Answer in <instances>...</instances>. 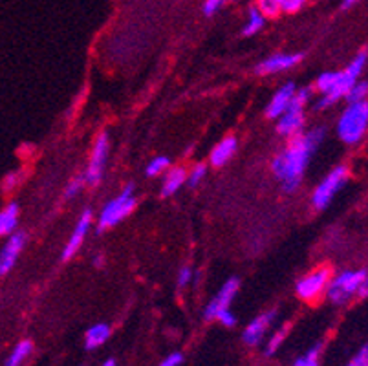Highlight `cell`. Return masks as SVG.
Listing matches in <instances>:
<instances>
[{
    "mask_svg": "<svg viewBox=\"0 0 368 366\" xmlns=\"http://www.w3.org/2000/svg\"><path fill=\"white\" fill-rule=\"evenodd\" d=\"M108 154H110V140H108V134L103 132V134L97 135L96 143H94V147H92L90 160H88V165H86L85 174H83L86 185L94 187L103 180Z\"/></svg>",
    "mask_w": 368,
    "mask_h": 366,
    "instance_id": "52a82bcc",
    "label": "cell"
},
{
    "mask_svg": "<svg viewBox=\"0 0 368 366\" xmlns=\"http://www.w3.org/2000/svg\"><path fill=\"white\" fill-rule=\"evenodd\" d=\"M171 169V160L167 156H156L154 160L149 161V165L145 169V174L149 178H156V176L165 174L167 171Z\"/></svg>",
    "mask_w": 368,
    "mask_h": 366,
    "instance_id": "7402d4cb",
    "label": "cell"
},
{
    "mask_svg": "<svg viewBox=\"0 0 368 366\" xmlns=\"http://www.w3.org/2000/svg\"><path fill=\"white\" fill-rule=\"evenodd\" d=\"M324 140V128H313L306 134L293 135L283 152L271 161V171L283 183L284 191H297L310 158Z\"/></svg>",
    "mask_w": 368,
    "mask_h": 366,
    "instance_id": "6da1fadb",
    "label": "cell"
},
{
    "mask_svg": "<svg viewBox=\"0 0 368 366\" xmlns=\"http://www.w3.org/2000/svg\"><path fill=\"white\" fill-rule=\"evenodd\" d=\"M367 59H368L367 53H359V56L356 57V59H353L343 72H337V83H335V88H333V92L328 97H321V101H319V108L330 106L333 105V103H337L339 99L346 97L348 90L352 88L353 83H356V81L359 79V76H361V72H363L365 65H367Z\"/></svg>",
    "mask_w": 368,
    "mask_h": 366,
    "instance_id": "5b68a950",
    "label": "cell"
},
{
    "mask_svg": "<svg viewBox=\"0 0 368 366\" xmlns=\"http://www.w3.org/2000/svg\"><path fill=\"white\" fill-rule=\"evenodd\" d=\"M295 92H297V86L293 85V83H287V85L281 86V88L275 92V96L271 97V101L267 103L266 116L269 117V119H278V117L286 112L287 106H290L293 96H295Z\"/></svg>",
    "mask_w": 368,
    "mask_h": 366,
    "instance_id": "9a60e30c",
    "label": "cell"
},
{
    "mask_svg": "<svg viewBox=\"0 0 368 366\" xmlns=\"http://www.w3.org/2000/svg\"><path fill=\"white\" fill-rule=\"evenodd\" d=\"M92 222H94V213L92 209H85L79 216V220H77L76 227H74V231L70 235V240L66 242L65 249H62V260H70L76 256V253L81 249L83 242L88 236V231H90Z\"/></svg>",
    "mask_w": 368,
    "mask_h": 366,
    "instance_id": "8fae6325",
    "label": "cell"
},
{
    "mask_svg": "<svg viewBox=\"0 0 368 366\" xmlns=\"http://www.w3.org/2000/svg\"><path fill=\"white\" fill-rule=\"evenodd\" d=\"M17 224H19V206L11 201L4 209H0V238L15 233Z\"/></svg>",
    "mask_w": 368,
    "mask_h": 366,
    "instance_id": "ac0fdd59",
    "label": "cell"
},
{
    "mask_svg": "<svg viewBox=\"0 0 368 366\" xmlns=\"http://www.w3.org/2000/svg\"><path fill=\"white\" fill-rule=\"evenodd\" d=\"M26 246V235L24 233H11L8 236V242L4 247L0 249V276L8 275L13 267H15L19 256Z\"/></svg>",
    "mask_w": 368,
    "mask_h": 366,
    "instance_id": "7c38bea8",
    "label": "cell"
},
{
    "mask_svg": "<svg viewBox=\"0 0 368 366\" xmlns=\"http://www.w3.org/2000/svg\"><path fill=\"white\" fill-rule=\"evenodd\" d=\"M359 297H368V271H367V276H365V282L363 286L359 288Z\"/></svg>",
    "mask_w": 368,
    "mask_h": 366,
    "instance_id": "e575fe53",
    "label": "cell"
},
{
    "mask_svg": "<svg viewBox=\"0 0 368 366\" xmlns=\"http://www.w3.org/2000/svg\"><path fill=\"white\" fill-rule=\"evenodd\" d=\"M257 10L262 13L266 19H273L281 13V4L278 0H257Z\"/></svg>",
    "mask_w": 368,
    "mask_h": 366,
    "instance_id": "cb8c5ba5",
    "label": "cell"
},
{
    "mask_svg": "<svg viewBox=\"0 0 368 366\" xmlns=\"http://www.w3.org/2000/svg\"><path fill=\"white\" fill-rule=\"evenodd\" d=\"M368 96V83H365V81H356L353 83V86L348 90L346 94V99L350 101V103H356V101H365Z\"/></svg>",
    "mask_w": 368,
    "mask_h": 366,
    "instance_id": "d4e9b609",
    "label": "cell"
},
{
    "mask_svg": "<svg viewBox=\"0 0 368 366\" xmlns=\"http://www.w3.org/2000/svg\"><path fill=\"white\" fill-rule=\"evenodd\" d=\"M227 0H206V2H203V8H202L203 15L212 17L215 13H218V11L222 10Z\"/></svg>",
    "mask_w": 368,
    "mask_h": 366,
    "instance_id": "f1b7e54d",
    "label": "cell"
},
{
    "mask_svg": "<svg viewBox=\"0 0 368 366\" xmlns=\"http://www.w3.org/2000/svg\"><path fill=\"white\" fill-rule=\"evenodd\" d=\"M101 366H116V361H114V359H108V361L103 363Z\"/></svg>",
    "mask_w": 368,
    "mask_h": 366,
    "instance_id": "74e56055",
    "label": "cell"
},
{
    "mask_svg": "<svg viewBox=\"0 0 368 366\" xmlns=\"http://www.w3.org/2000/svg\"><path fill=\"white\" fill-rule=\"evenodd\" d=\"M273 321H275V311H266L260 317H257L255 321L249 322L242 333L244 342L249 344V347H258L264 337H266L267 330L271 328Z\"/></svg>",
    "mask_w": 368,
    "mask_h": 366,
    "instance_id": "5bb4252c",
    "label": "cell"
},
{
    "mask_svg": "<svg viewBox=\"0 0 368 366\" xmlns=\"http://www.w3.org/2000/svg\"><path fill=\"white\" fill-rule=\"evenodd\" d=\"M310 94L312 92L308 90V88H301V90L295 92V96H293L286 112L277 119L278 134L284 135V138H293V135H297L299 132L303 131L304 108H306V103L310 101Z\"/></svg>",
    "mask_w": 368,
    "mask_h": 366,
    "instance_id": "277c9868",
    "label": "cell"
},
{
    "mask_svg": "<svg viewBox=\"0 0 368 366\" xmlns=\"http://www.w3.org/2000/svg\"><path fill=\"white\" fill-rule=\"evenodd\" d=\"M281 4V11H286V13H295L306 4V0H278Z\"/></svg>",
    "mask_w": 368,
    "mask_h": 366,
    "instance_id": "f546056e",
    "label": "cell"
},
{
    "mask_svg": "<svg viewBox=\"0 0 368 366\" xmlns=\"http://www.w3.org/2000/svg\"><path fill=\"white\" fill-rule=\"evenodd\" d=\"M217 321H220L224 326H227V328L237 326V317H235V313H233L231 310H224L222 313L217 317Z\"/></svg>",
    "mask_w": 368,
    "mask_h": 366,
    "instance_id": "1f68e13d",
    "label": "cell"
},
{
    "mask_svg": "<svg viewBox=\"0 0 368 366\" xmlns=\"http://www.w3.org/2000/svg\"><path fill=\"white\" fill-rule=\"evenodd\" d=\"M94 264H96L97 267L105 266V258H103V255H97L96 258H94Z\"/></svg>",
    "mask_w": 368,
    "mask_h": 366,
    "instance_id": "d590c367",
    "label": "cell"
},
{
    "mask_svg": "<svg viewBox=\"0 0 368 366\" xmlns=\"http://www.w3.org/2000/svg\"><path fill=\"white\" fill-rule=\"evenodd\" d=\"M299 60H303V53H275V56L264 59L257 66V72L260 76H273V74H281V72L297 66Z\"/></svg>",
    "mask_w": 368,
    "mask_h": 366,
    "instance_id": "4fadbf2b",
    "label": "cell"
},
{
    "mask_svg": "<svg viewBox=\"0 0 368 366\" xmlns=\"http://www.w3.org/2000/svg\"><path fill=\"white\" fill-rule=\"evenodd\" d=\"M237 140L235 138H224L220 143H217L215 145V149L211 151V156H209V161H211L212 167H222L226 165L227 161L231 160L233 156H235V152H237Z\"/></svg>",
    "mask_w": 368,
    "mask_h": 366,
    "instance_id": "2e32d148",
    "label": "cell"
},
{
    "mask_svg": "<svg viewBox=\"0 0 368 366\" xmlns=\"http://www.w3.org/2000/svg\"><path fill=\"white\" fill-rule=\"evenodd\" d=\"M31 351H33V344L31 341H21L17 344L11 353L6 359V366H22V363L31 356Z\"/></svg>",
    "mask_w": 368,
    "mask_h": 366,
    "instance_id": "44dd1931",
    "label": "cell"
},
{
    "mask_svg": "<svg viewBox=\"0 0 368 366\" xmlns=\"http://www.w3.org/2000/svg\"><path fill=\"white\" fill-rule=\"evenodd\" d=\"M287 337V326L278 328L277 331H273L271 337L267 339L266 342V356H273V353H277V350L284 344Z\"/></svg>",
    "mask_w": 368,
    "mask_h": 366,
    "instance_id": "603a6c76",
    "label": "cell"
},
{
    "mask_svg": "<svg viewBox=\"0 0 368 366\" xmlns=\"http://www.w3.org/2000/svg\"><path fill=\"white\" fill-rule=\"evenodd\" d=\"M368 131V101H356L346 106L337 123L339 138L348 143H359Z\"/></svg>",
    "mask_w": 368,
    "mask_h": 366,
    "instance_id": "7a4b0ae2",
    "label": "cell"
},
{
    "mask_svg": "<svg viewBox=\"0 0 368 366\" xmlns=\"http://www.w3.org/2000/svg\"><path fill=\"white\" fill-rule=\"evenodd\" d=\"M238 288H240V281H238L237 276H231V278H227V281L224 282V286L218 290L217 295L212 297V301L206 306L203 317H206L207 321L217 319L224 310H229L233 299L237 297Z\"/></svg>",
    "mask_w": 368,
    "mask_h": 366,
    "instance_id": "30bf717a",
    "label": "cell"
},
{
    "mask_svg": "<svg viewBox=\"0 0 368 366\" xmlns=\"http://www.w3.org/2000/svg\"><path fill=\"white\" fill-rule=\"evenodd\" d=\"M348 180V169L344 165L335 167L330 174L324 178L317 185V189L312 194V203L315 209H324L330 206V201L333 200V196L337 194Z\"/></svg>",
    "mask_w": 368,
    "mask_h": 366,
    "instance_id": "ba28073f",
    "label": "cell"
},
{
    "mask_svg": "<svg viewBox=\"0 0 368 366\" xmlns=\"http://www.w3.org/2000/svg\"><path fill=\"white\" fill-rule=\"evenodd\" d=\"M83 187H85V178H83V176H77V178H74V180H72L65 189L66 200H74L77 194H81Z\"/></svg>",
    "mask_w": 368,
    "mask_h": 366,
    "instance_id": "484cf974",
    "label": "cell"
},
{
    "mask_svg": "<svg viewBox=\"0 0 368 366\" xmlns=\"http://www.w3.org/2000/svg\"><path fill=\"white\" fill-rule=\"evenodd\" d=\"M359 0H344L343 2V10H348V8H352L353 4H358Z\"/></svg>",
    "mask_w": 368,
    "mask_h": 366,
    "instance_id": "8d00e7d4",
    "label": "cell"
},
{
    "mask_svg": "<svg viewBox=\"0 0 368 366\" xmlns=\"http://www.w3.org/2000/svg\"><path fill=\"white\" fill-rule=\"evenodd\" d=\"M319 351H321V344L304 353L303 357H299L293 366H319Z\"/></svg>",
    "mask_w": 368,
    "mask_h": 366,
    "instance_id": "83f0119b",
    "label": "cell"
},
{
    "mask_svg": "<svg viewBox=\"0 0 368 366\" xmlns=\"http://www.w3.org/2000/svg\"><path fill=\"white\" fill-rule=\"evenodd\" d=\"M192 278H194V271H192L189 266L182 267V269H180V273H178V286L180 288L189 286V284L192 282Z\"/></svg>",
    "mask_w": 368,
    "mask_h": 366,
    "instance_id": "4dcf8cb0",
    "label": "cell"
},
{
    "mask_svg": "<svg viewBox=\"0 0 368 366\" xmlns=\"http://www.w3.org/2000/svg\"><path fill=\"white\" fill-rule=\"evenodd\" d=\"M207 174V167L203 163L196 165L194 169H191V172L187 174V185L189 187H196L202 183V180L206 178Z\"/></svg>",
    "mask_w": 368,
    "mask_h": 366,
    "instance_id": "4316f807",
    "label": "cell"
},
{
    "mask_svg": "<svg viewBox=\"0 0 368 366\" xmlns=\"http://www.w3.org/2000/svg\"><path fill=\"white\" fill-rule=\"evenodd\" d=\"M346 366H368V344L361 348L358 356L353 357Z\"/></svg>",
    "mask_w": 368,
    "mask_h": 366,
    "instance_id": "d6a6232c",
    "label": "cell"
},
{
    "mask_svg": "<svg viewBox=\"0 0 368 366\" xmlns=\"http://www.w3.org/2000/svg\"><path fill=\"white\" fill-rule=\"evenodd\" d=\"M183 183H187V171L183 167H172L163 176L162 183V194L163 196H172L176 194L180 189L183 187Z\"/></svg>",
    "mask_w": 368,
    "mask_h": 366,
    "instance_id": "e0dca14e",
    "label": "cell"
},
{
    "mask_svg": "<svg viewBox=\"0 0 368 366\" xmlns=\"http://www.w3.org/2000/svg\"><path fill=\"white\" fill-rule=\"evenodd\" d=\"M264 22H266V17H264L262 13L257 10V6H253L251 10L247 11V19H246V24H244V28H242V33L246 37L257 35L258 31L264 28Z\"/></svg>",
    "mask_w": 368,
    "mask_h": 366,
    "instance_id": "ffe728a7",
    "label": "cell"
},
{
    "mask_svg": "<svg viewBox=\"0 0 368 366\" xmlns=\"http://www.w3.org/2000/svg\"><path fill=\"white\" fill-rule=\"evenodd\" d=\"M136 207V196H134V187L128 185L125 187L116 198H112L103 211L99 213V218H97V227L105 231V229H110V227L117 226L119 222L125 220L126 216L131 215Z\"/></svg>",
    "mask_w": 368,
    "mask_h": 366,
    "instance_id": "3957f363",
    "label": "cell"
},
{
    "mask_svg": "<svg viewBox=\"0 0 368 366\" xmlns=\"http://www.w3.org/2000/svg\"><path fill=\"white\" fill-rule=\"evenodd\" d=\"M108 337H110V326L108 324H103V322L94 324L85 335L86 350H96V348H99L108 341Z\"/></svg>",
    "mask_w": 368,
    "mask_h": 366,
    "instance_id": "d6986e66",
    "label": "cell"
},
{
    "mask_svg": "<svg viewBox=\"0 0 368 366\" xmlns=\"http://www.w3.org/2000/svg\"><path fill=\"white\" fill-rule=\"evenodd\" d=\"M330 275H332V271L328 267H319V269L310 271L308 275H304L297 282V295L306 302L317 301L319 297L326 291Z\"/></svg>",
    "mask_w": 368,
    "mask_h": 366,
    "instance_id": "9c48e42d",
    "label": "cell"
},
{
    "mask_svg": "<svg viewBox=\"0 0 368 366\" xmlns=\"http://www.w3.org/2000/svg\"><path fill=\"white\" fill-rule=\"evenodd\" d=\"M367 271H344L341 275H337L333 281L328 282L326 295L333 304H344V302L353 297L359 291V288L363 286Z\"/></svg>",
    "mask_w": 368,
    "mask_h": 366,
    "instance_id": "8992f818",
    "label": "cell"
},
{
    "mask_svg": "<svg viewBox=\"0 0 368 366\" xmlns=\"http://www.w3.org/2000/svg\"><path fill=\"white\" fill-rule=\"evenodd\" d=\"M183 363V356L180 351H174V353H169V356L160 363V366H180Z\"/></svg>",
    "mask_w": 368,
    "mask_h": 366,
    "instance_id": "836d02e7",
    "label": "cell"
}]
</instances>
